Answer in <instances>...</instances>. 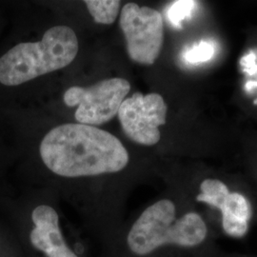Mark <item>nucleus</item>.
I'll return each mask as SVG.
<instances>
[{"label":"nucleus","instance_id":"1","mask_svg":"<svg viewBox=\"0 0 257 257\" xmlns=\"http://www.w3.org/2000/svg\"><path fill=\"white\" fill-rule=\"evenodd\" d=\"M173 197L147 206L122 223L98 257H220L218 234L202 213Z\"/></svg>","mask_w":257,"mask_h":257},{"label":"nucleus","instance_id":"2","mask_svg":"<svg viewBox=\"0 0 257 257\" xmlns=\"http://www.w3.org/2000/svg\"><path fill=\"white\" fill-rule=\"evenodd\" d=\"M39 153L48 172L72 182L119 175L130 163L128 151L118 138L79 123L51 130Z\"/></svg>","mask_w":257,"mask_h":257},{"label":"nucleus","instance_id":"3","mask_svg":"<svg viewBox=\"0 0 257 257\" xmlns=\"http://www.w3.org/2000/svg\"><path fill=\"white\" fill-rule=\"evenodd\" d=\"M78 53L73 29L55 26L37 42H23L0 57V83L19 86L71 64Z\"/></svg>","mask_w":257,"mask_h":257},{"label":"nucleus","instance_id":"4","mask_svg":"<svg viewBox=\"0 0 257 257\" xmlns=\"http://www.w3.org/2000/svg\"><path fill=\"white\" fill-rule=\"evenodd\" d=\"M20 235L25 257H90L77 233L66 230L51 201L41 200L29 210Z\"/></svg>","mask_w":257,"mask_h":257},{"label":"nucleus","instance_id":"5","mask_svg":"<svg viewBox=\"0 0 257 257\" xmlns=\"http://www.w3.org/2000/svg\"><path fill=\"white\" fill-rule=\"evenodd\" d=\"M193 200L217 212L218 235L232 239L248 235L254 210L247 194L230 188L220 178L203 177L197 184Z\"/></svg>","mask_w":257,"mask_h":257},{"label":"nucleus","instance_id":"6","mask_svg":"<svg viewBox=\"0 0 257 257\" xmlns=\"http://www.w3.org/2000/svg\"><path fill=\"white\" fill-rule=\"evenodd\" d=\"M131 91L128 80L115 77L95 83L90 87H72L64 93L65 104L77 106L75 119L79 124L97 126L109 122L119 110Z\"/></svg>","mask_w":257,"mask_h":257},{"label":"nucleus","instance_id":"7","mask_svg":"<svg viewBox=\"0 0 257 257\" xmlns=\"http://www.w3.org/2000/svg\"><path fill=\"white\" fill-rule=\"evenodd\" d=\"M119 22L130 58L139 64H154L164 41L162 15L147 6L128 3L121 10Z\"/></svg>","mask_w":257,"mask_h":257},{"label":"nucleus","instance_id":"8","mask_svg":"<svg viewBox=\"0 0 257 257\" xmlns=\"http://www.w3.org/2000/svg\"><path fill=\"white\" fill-rule=\"evenodd\" d=\"M117 114L125 135L132 141L153 146L160 140L159 127L165 125L167 105L158 93L136 92L122 102Z\"/></svg>","mask_w":257,"mask_h":257},{"label":"nucleus","instance_id":"9","mask_svg":"<svg viewBox=\"0 0 257 257\" xmlns=\"http://www.w3.org/2000/svg\"><path fill=\"white\" fill-rule=\"evenodd\" d=\"M96 23L110 25L117 19L120 4L118 0H87L84 2Z\"/></svg>","mask_w":257,"mask_h":257},{"label":"nucleus","instance_id":"10","mask_svg":"<svg viewBox=\"0 0 257 257\" xmlns=\"http://www.w3.org/2000/svg\"><path fill=\"white\" fill-rule=\"evenodd\" d=\"M215 53V48L211 41L202 40L197 44L189 47L184 51L182 58L187 64H200L211 60Z\"/></svg>","mask_w":257,"mask_h":257},{"label":"nucleus","instance_id":"11","mask_svg":"<svg viewBox=\"0 0 257 257\" xmlns=\"http://www.w3.org/2000/svg\"><path fill=\"white\" fill-rule=\"evenodd\" d=\"M196 4L193 0L175 1L167 10V18L174 27L182 28L184 20L191 18Z\"/></svg>","mask_w":257,"mask_h":257},{"label":"nucleus","instance_id":"12","mask_svg":"<svg viewBox=\"0 0 257 257\" xmlns=\"http://www.w3.org/2000/svg\"><path fill=\"white\" fill-rule=\"evenodd\" d=\"M220 257H257V255H248V254H224L222 253Z\"/></svg>","mask_w":257,"mask_h":257}]
</instances>
